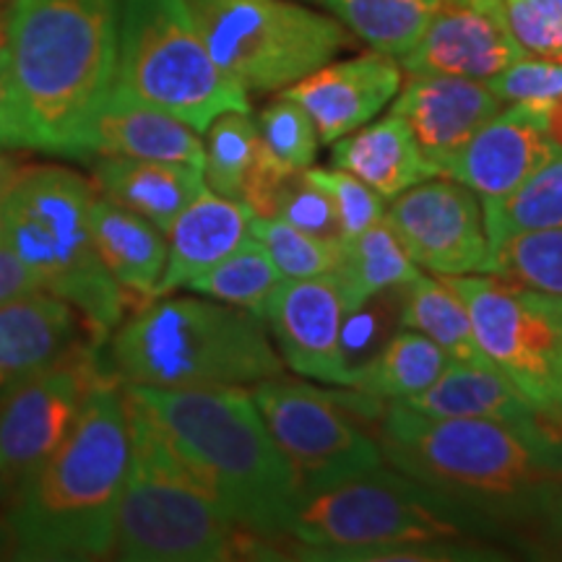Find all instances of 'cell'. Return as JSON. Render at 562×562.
<instances>
[{"label":"cell","mask_w":562,"mask_h":562,"mask_svg":"<svg viewBox=\"0 0 562 562\" xmlns=\"http://www.w3.org/2000/svg\"><path fill=\"white\" fill-rule=\"evenodd\" d=\"M37 290L40 284L37 279H34V273L21 263V258L9 248V245L0 243V305Z\"/></svg>","instance_id":"cell-41"},{"label":"cell","mask_w":562,"mask_h":562,"mask_svg":"<svg viewBox=\"0 0 562 562\" xmlns=\"http://www.w3.org/2000/svg\"><path fill=\"white\" fill-rule=\"evenodd\" d=\"M91 178L97 193L157 224L165 235L206 188L201 167L161 159L94 157Z\"/></svg>","instance_id":"cell-22"},{"label":"cell","mask_w":562,"mask_h":562,"mask_svg":"<svg viewBox=\"0 0 562 562\" xmlns=\"http://www.w3.org/2000/svg\"><path fill=\"white\" fill-rule=\"evenodd\" d=\"M503 110L487 81L446 74H417L393 97V110L409 125L419 151L446 178L469 138Z\"/></svg>","instance_id":"cell-17"},{"label":"cell","mask_w":562,"mask_h":562,"mask_svg":"<svg viewBox=\"0 0 562 562\" xmlns=\"http://www.w3.org/2000/svg\"><path fill=\"white\" fill-rule=\"evenodd\" d=\"M537 5H542L547 13H552V16L562 19V0H533Z\"/></svg>","instance_id":"cell-45"},{"label":"cell","mask_w":562,"mask_h":562,"mask_svg":"<svg viewBox=\"0 0 562 562\" xmlns=\"http://www.w3.org/2000/svg\"><path fill=\"white\" fill-rule=\"evenodd\" d=\"M482 216L490 250L521 232L562 227V151L516 191L484 199Z\"/></svg>","instance_id":"cell-31"},{"label":"cell","mask_w":562,"mask_h":562,"mask_svg":"<svg viewBox=\"0 0 562 562\" xmlns=\"http://www.w3.org/2000/svg\"><path fill=\"white\" fill-rule=\"evenodd\" d=\"M440 0H323L375 53L402 60L417 45Z\"/></svg>","instance_id":"cell-30"},{"label":"cell","mask_w":562,"mask_h":562,"mask_svg":"<svg viewBox=\"0 0 562 562\" xmlns=\"http://www.w3.org/2000/svg\"><path fill=\"white\" fill-rule=\"evenodd\" d=\"M112 94L203 133L222 112H250L248 91L211 58L188 0H121Z\"/></svg>","instance_id":"cell-9"},{"label":"cell","mask_w":562,"mask_h":562,"mask_svg":"<svg viewBox=\"0 0 562 562\" xmlns=\"http://www.w3.org/2000/svg\"><path fill=\"white\" fill-rule=\"evenodd\" d=\"M490 273L562 297V227L521 232L495 245Z\"/></svg>","instance_id":"cell-35"},{"label":"cell","mask_w":562,"mask_h":562,"mask_svg":"<svg viewBox=\"0 0 562 562\" xmlns=\"http://www.w3.org/2000/svg\"><path fill=\"white\" fill-rule=\"evenodd\" d=\"M79 318L45 290L0 305V396L79 347Z\"/></svg>","instance_id":"cell-20"},{"label":"cell","mask_w":562,"mask_h":562,"mask_svg":"<svg viewBox=\"0 0 562 562\" xmlns=\"http://www.w3.org/2000/svg\"><path fill=\"white\" fill-rule=\"evenodd\" d=\"M533 518L539 521L537 550L544 552V558L562 560V484Z\"/></svg>","instance_id":"cell-42"},{"label":"cell","mask_w":562,"mask_h":562,"mask_svg":"<svg viewBox=\"0 0 562 562\" xmlns=\"http://www.w3.org/2000/svg\"><path fill=\"white\" fill-rule=\"evenodd\" d=\"M91 237L104 269L123 292L151 300L167 263V235L144 216L97 193L91 201Z\"/></svg>","instance_id":"cell-26"},{"label":"cell","mask_w":562,"mask_h":562,"mask_svg":"<svg viewBox=\"0 0 562 562\" xmlns=\"http://www.w3.org/2000/svg\"><path fill=\"white\" fill-rule=\"evenodd\" d=\"M102 364L97 344H79L0 396V501L5 505L68 438Z\"/></svg>","instance_id":"cell-13"},{"label":"cell","mask_w":562,"mask_h":562,"mask_svg":"<svg viewBox=\"0 0 562 562\" xmlns=\"http://www.w3.org/2000/svg\"><path fill=\"white\" fill-rule=\"evenodd\" d=\"M558 419H560V425H562V406L558 409Z\"/></svg>","instance_id":"cell-47"},{"label":"cell","mask_w":562,"mask_h":562,"mask_svg":"<svg viewBox=\"0 0 562 562\" xmlns=\"http://www.w3.org/2000/svg\"><path fill=\"white\" fill-rule=\"evenodd\" d=\"M402 323L404 328L425 334L427 339L446 349L451 360L472 364L487 362L474 339L467 305L446 279L417 273V279L406 284Z\"/></svg>","instance_id":"cell-29"},{"label":"cell","mask_w":562,"mask_h":562,"mask_svg":"<svg viewBox=\"0 0 562 562\" xmlns=\"http://www.w3.org/2000/svg\"><path fill=\"white\" fill-rule=\"evenodd\" d=\"M131 461L125 385L102 370L58 451L9 503L21 560H100L115 550L117 508Z\"/></svg>","instance_id":"cell-3"},{"label":"cell","mask_w":562,"mask_h":562,"mask_svg":"<svg viewBox=\"0 0 562 562\" xmlns=\"http://www.w3.org/2000/svg\"><path fill=\"white\" fill-rule=\"evenodd\" d=\"M544 108L510 104L497 112L456 154L446 178L482 199H501L560 154L544 125Z\"/></svg>","instance_id":"cell-19"},{"label":"cell","mask_w":562,"mask_h":562,"mask_svg":"<svg viewBox=\"0 0 562 562\" xmlns=\"http://www.w3.org/2000/svg\"><path fill=\"white\" fill-rule=\"evenodd\" d=\"M250 222L252 211L243 201L203 188L167 229V263L154 297L186 290L195 277L240 248L250 237Z\"/></svg>","instance_id":"cell-21"},{"label":"cell","mask_w":562,"mask_h":562,"mask_svg":"<svg viewBox=\"0 0 562 562\" xmlns=\"http://www.w3.org/2000/svg\"><path fill=\"white\" fill-rule=\"evenodd\" d=\"M318 3H323V0H318Z\"/></svg>","instance_id":"cell-49"},{"label":"cell","mask_w":562,"mask_h":562,"mask_svg":"<svg viewBox=\"0 0 562 562\" xmlns=\"http://www.w3.org/2000/svg\"><path fill=\"white\" fill-rule=\"evenodd\" d=\"M110 370L138 389H252L281 375L284 362L256 313L165 294L123 318L110 339Z\"/></svg>","instance_id":"cell-5"},{"label":"cell","mask_w":562,"mask_h":562,"mask_svg":"<svg viewBox=\"0 0 562 562\" xmlns=\"http://www.w3.org/2000/svg\"><path fill=\"white\" fill-rule=\"evenodd\" d=\"M487 87L503 104L547 108L562 97V60L521 55L501 74L487 79Z\"/></svg>","instance_id":"cell-38"},{"label":"cell","mask_w":562,"mask_h":562,"mask_svg":"<svg viewBox=\"0 0 562 562\" xmlns=\"http://www.w3.org/2000/svg\"><path fill=\"white\" fill-rule=\"evenodd\" d=\"M360 307L336 273L284 279L263 307L279 357L297 375L347 389L351 364L344 328Z\"/></svg>","instance_id":"cell-15"},{"label":"cell","mask_w":562,"mask_h":562,"mask_svg":"<svg viewBox=\"0 0 562 562\" xmlns=\"http://www.w3.org/2000/svg\"><path fill=\"white\" fill-rule=\"evenodd\" d=\"M125 391L149 412L161 438L232 521L271 542H292L290 524L302 484L266 427L250 389L125 385Z\"/></svg>","instance_id":"cell-4"},{"label":"cell","mask_w":562,"mask_h":562,"mask_svg":"<svg viewBox=\"0 0 562 562\" xmlns=\"http://www.w3.org/2000/svg\"><path fill=\"white\" fill-rule=\"evenodd\" d=\"M451 362V355L425 334L404 328L378 351L375 360L351 368L347 389L398 402L432 385Z\"/></svg>","instance_id":"cell-27"},{"label":"cell","mask_w":562,"mask_h":562,"mask_svg":"<svg viewBox=\"0 0 562 562\" xmlns=\"http://www.w3.org/2000/svg\"><path fill=\"white\" fill-rule=\"evenodd\" d=\"M222 74L256 94L292 87L349 45L347 26L290 0H188Z\"/></svg>","instance_id":"cell-10"},{"label":"cell","mask_w":562,"mask_h":562,"mask_svg":"<svg viewBox=\"0 0 562 562\" xmlns=\"http://www.w3.org/2000/svg\"><path fill=\"white\" fill-rule=\"evenodd\" d=\"M344 396L281 375L266 378L250 389L252 402L300 476L302 490L326 487L347 476L383 467L378 440H372L349 412L378 417L383 398L357 391Z\"/></svg>","instance_id":"cell-12"},{"label":"cell","mask_w":562,"mask_h":562,"mask_svg":"<svg viewBox=\"0 0 562 562\" xmlns=\"http://www.w3.org/2000/svg\"><path fill=\"white\" fill-rule=\"evenodd\" d=\"M472 318L484 360L505 372L539 409L558 419L562 404V297L497 273L440 277Z\"/></svg>","instance_id":"cell-11"},{"label":"cell","mask_w":562,"mask_h":562,"mask_svg":"<svg viewBox=\"0 0 562 562\" xmlns=\"http://www.w3.org/2000/svg\"><path fill=\"white\" fill-rule=\"evenodd\" d=\"M250 235L263 245L284 279L331 273L344 256V237L315 235L277 216H252Z\"/></svg>","instance_id":"cell-34"},{"label":"cell","mask_w":562,"mask_h":562,"mask_svg":"<svg viewBox=\"0 0 562 562\" xmlns=\"http://www.w3.org/2000/svg\"><path fill=\"white\" fill-rule=\"evenodd\" d=\"M281 281H284V277L273 266L271 256L250 235L240 248L224 256L220 263L211 266L201 277H195L186 290L243 307V311H250L258 318H263L266 302H269Z\"/></svg>","instance_id":"cell-33"},{"label":"cell","mask_w":562,"mask_h":562,"mask_svg":"<svg viewBox=\"0 0 562 562\" xmlns=\"http://www.w3.org/2000/svg\"><path fill=\"white\" fill-rule=\"evenodd\" d=\"M89 157L161 159L203 167V138L167 112L110 94L91 125Z\"/></svg>","instance_id":"cell-23"},{"label":"cell","mask_w":562,"mask_h":562,"mask_svg":"<svg viewBox=\"0 0 562 562\" xmlns=\"http://www.w3.org/2000/svg\"><path fill=\"white\" fill-rule=\"evenodd\" d=\"M128 398L131 461L117 508L115 550L128 562L284 560L279 542L245 531L161 438L149 412Z\"/></svg>","instance_id":"cell-6"},{"label":"cell","mask_w":562,"mask_h":562,"mask_svg":"<svg viewBox=\"0 0 562 562\" xmlns=\"http://www.w3.org/2000/svg\"><path fill=\"white\" fill-rule=\"evenodd\" d=\"M19 172H21L19 161L11 159V157H5V154L0 151V201H3V195L11 191V186H13V182H16Z\"/></svg>","instance_id":"cell-44"},{"label":"cell","mask_w":562,"mask_h":562,"mask_svg":"<svg viewBox=\"0 0 562 562\" xmlns=\"http://www.w3.org/2000/svg\"><path fill=\"white\" fill-rule=\"evenodd\" d=\"M414 412L432 417H467L495 422H533L552 417L539 409L526 393L495 364L453 360L446 372L422 393L398 398Z\"/></svg>","instance_id":"cell-24"},{"label":"cell","mask_w":562,"mask_h":562,"mask_svg":"<svg viewBox=\"0 0 562 562\" xmlns=\"http://www.w3.org/2000/svg\"><path fill=\"white\" fill-rule=\"evenodd\" d=\"M305 172L331 201L336 222L341 227V237L360 235L372 224L383 222L385 201L370 186H364L360 178L334 165L307 167Z\"/></svg>","instance_id":"cell-37"},{"label":"cell","mask_w":562,"mask_h":562,"mask_svg":"<svg viewBox=\"0 0 562 562\" xmlns=\"http://www.w3.org/2000/svg\"><path fill=\"white\" fill-rule=\"evenodd\" d=\"M331 165L360 178L383 201H393L419 182L440 178L396 112L334 140Z\"/></svg>","instance_id":"cell-25"},{"label":"cell","mask_w":562,"mask_h":562,"mask_svg":"<svg viewBox=\"0 0 562 562\" xmlns=\"http://www.w3.org/2000/svg\"><path fill=\"white\" fill-rule=\"evenodd\" d=\"M560 375H562V364H560ZM562 406V404H560Z\"/></svg>","instance_id":"cell-48"},{"label":"cell","mask_w":562,"mask_h":562,"mask_svg":"<svg viewBox=\"0 0 562 562\" xmlns=\"http://www.w3.org/2000/svg\"><path fill=\"white\" fill-rule=\"evenodd\" d=\"M261 131V159L286 172H302L313 167L318 154V131L305 110L281 94L258 117Z\"/></svg>","instance_id":"cell-36"},{"label":"cell","mask_w":562,"mask_h":562,"mask_svg":"<svg viewBox=\"0 0 562 562\" xmlns=\"http://www.w3.org/2000/svg\"><path fill=\"white\" fill-rule=\"evenodd\" d=\"M503 5L510 34L526 55L562 60V19L547 13L533 0H503Z\"/></svg>","instance_id":"cell-39"},{"label":"cell","mask_w":562,"mask_h":562,"mask_svg":"<svg viewBox=\"0 0 562 562\" xmlns=\"http://www.w3.org/2000/svg\"><path fill=\"white\" fill-rule=\"evenodd\" d=\"M203 138V180L209 191L224 199L243 201L258 154H261V131L250 112H222L214 117Z\"/></svg>","instance_id":"cell-32"},{"label":"cell","mask_w":562,"mask_h":562,"mask_svg":"<svg viewBox=\"0 0 562 562\" xmlns=\"http://www.w3.org/2000/svg\"><path fill=\"white\" fill-rule=\"evenodd\" d=\"M347 286L349 297L362 307L385 290H398L417 279L419 266L404 250L389 222H378L360 235L344 237V256L334 271Z\"/></svg>","instance_id":"cell-28"},{"label":"cell","mask_w":562,"mask_h":562,"mask_svg":"<svg viewBox=\"0 0 562 562\" xmlns=\"http://www.w3.org/2000/svg\"><path fill=\"white\" fill-rule=\"evenodd\" d=\"M3 232H5V224H3V203H0V243H3Z\"/></svg>","instance_id":"cell-46"},{"label":"cell","mask_w":562,"mask_h":562,"mask_svg":"<svg viewBox=\"0 0 562 562\" xmlns=\"http://www.w3.org/2000/svg\"><path fill=\"white\" fill-rule=\"evenodd\" d=\"M497 518L375 467L326 487L302 490L290 539L300 560L360 562L368 552L438 539L490 537Z\"/></svg>","instance_id":"cell-7"},{"label":"cell","mask_w":562,"mask_h":562,"mask_svg":"<svg viewBox=\"0 0 562 562\" xmlns=\"http://www.w3.org/2000/svg\"><path fill=\"white\" fill-rule=\"evenodd\" d=\"M97 188L58 165L21 167L3 195V243L37 279L40 290L66 300L97 341L125 318V292L104 269L91 237Z\"/></svg>","instance_id":"cell-8"},{"label":"cell","mask_w":562,"mask_h":562,"mask_svg":"<svg viewBox=\"0 0 562 562\" xmlns=\"http://www.w3.org/2000/svg\"><path fill=\"white\" fill-rule=\"evenodd\" d=\"M542 115H544L547 133H550L554 146L562 151V97H558L552 104H547V108L542 110Z\"/></svg>","instance_id":"cell-43"},{"label":"cell","mask_w":562,"mask_h":562,"mask_svg":"<svg viewBox=\"0 0 562 562\" xmlns=\"http://www.w3.org/2000/svg\"><path fill=\"white\" fill-rule=\"evenodd\" d=\"M378 448L396 472L492 518H533L562 484V425L554 417H432L389 402Z\"/></svg>","instance_id":"cell-1"},{"label":"cell","mask_w":562,"mask_h":562,"mask_svg":"<svg viewBox=\"0 0 562 562\" xmlns=\"http://www.w3.org/2000/svg\"><path fill=\"white\" fill-rule=\"evenodd\" d=\"M385 222L404 250L435 277L490 273L480 195L451 178L425 180L391 201Z\"/></svg>","instance_id":"cell-14"},{"label":"cell","mask_w":562,"mask_h":562,"mask_svg":"<svg viewBox=\"0 0 562 562\" xmlns=\"http://www.w3.org/2000/svg\"><path fill=\"white\" fill-rule=\"evenodd\" d=\"M402 81L398 60L372 50L349 60H328L305 79L281 89V94L311 115L323 144H334L381 115L398 94Z\"/></svg>","instance_id":"cell-18"},{"label":"cell","mask_w":562,"mask_h":562,"mask_svg":"<svg viewBox=\"0 0 562 562\" xmlns=\"http://www.w3.org/2000/svg\"><path fill=\"white\" fill-rule=\"evenodd\" d=\"M0 149H21L16 112H13L11 94L9 9H0Z\"/></svg>","instance_id":"cell-40"},{"label":"cell","mask_w":562,"mask_h":562,"mask_svg":"<svg viewBox=\"0 0 562 562\" xmlns=\"http://www.w3.org/2000/svg\"><path fill=\"white\" fill-rule=\"evenodd\" d=\"M121 0H13L11 94L21 149L89 159L117 68Z\"/></svg>","instance_id":"cell-2"},{"label":"cell","mask_w":562,"mask_h":562,"mask_svg":"<svg viewBox=\"0 0 562 562\" xmlns=\"http://www.w3.org/2000/svg\"><path fill=\"white\" fill-rule=\"evenodd\" d=\"M526 55L503 0H440L417 45L398 60L409 76L446 74L487 81Z\"/></svg>","instance_id":"cell-16"}]
</instances>
